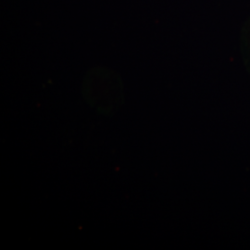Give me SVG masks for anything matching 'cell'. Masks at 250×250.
<instances>
[]
</instances>
